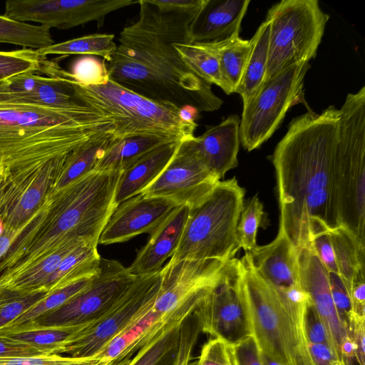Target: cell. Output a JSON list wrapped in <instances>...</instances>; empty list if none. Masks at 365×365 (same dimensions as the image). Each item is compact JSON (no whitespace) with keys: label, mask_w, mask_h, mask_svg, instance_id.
Listing matches in <instances>:
<instances>
[{"label":"cell","mask_w":365,"mask_h":365,"mask_svg":"<svg viewBox=\"0 0 365 365\" xmlns=\"http://www.w3.org/2000/svg\"><path fill=\"white\" fill-rule=\"evenodd\" d=\"M96 275L81 279L48 293L44 298L27 309L7 327H16L26 324L58 308L88 287Z\"/></svg>","instance_id":"obj_36"},{"label":"cell","mask_w":365,"mask_h":365,"mask_svg":"<svg viewBox=\"0 0 365 365\" xmlns=\"http://www.w3.org/2000/svg\"><path fill=\"white\" fill-rule=\"evenodd\" d=\"M328 273L333 302L339 319L348 334L354 316L349 294L340 277L336 273Z\"/></svg>","instance_id":"obj_42"},{"label":"cell","mask_w":365,"mask_h":365,"mask_svg":"<svg viewBox=\"0 0 365 365\" xmlns=\"http://www.w3.org/2000/svg\"><path fill=\"white\" fill-rule=\"evenodd\" d=\"M261 354V357H262V359L263 361V363H264V365H282L280 364L279 363L268 358L267 356L262 354Z\"/></svg>","instance_id":"obj_54"},{"label":"cell","mask_w":365,"mask_h":365,"mask_svg":"<svg viewBox=\"0 0 365 365\" xmlns=\"http://www.w3.org/2000/svg\"><path fill=\"white\" fill-rule=\"evenodd\" d=\"M4 231V223L0 218V236L3 234Z\"/></svg>","instance_id":"obj_55"},{"label":"cell","mask_w":365,"mask_h":365,"mask_svg":"<svg viewBox=\"0 0 365 365\" xmlns=\"http://www.w3.org/2000/svg\"><path fill=\"white\" fill-rule=\"evenodd\" d=\"M22 227L17 230H4L3 234L0 236V260L6 254L12 242L21 233Z\"/></svg>","instance_id":"obj_53"},{"label":"cell","mask_w":365,"mask_h":365,"mask_svg":"<svg viewBox=\"0 0 365 365\" xmlns=\"http://www.w3.org/2000/svg\"><path fill=\"white\" fill-rule=\"evenodd\" d=\"M310 68L304 61L285 68L265 81L242 110L240 139L247 151L258 148L279 128L288 110L302 97L304 79Z\"/></svg>","instance_id":"obj_10"},{"label":"cell","mask_w":365,"mask_h":365,"mask_svg":"<svg viewBox=\"0 0 365 365\" xmlns=\"http://www.w3.org/2000/svg\"><path fill=\"white\" fill-rule=\"evenodd\" d=\"M0 43L41 50L54 43L50 29L0 15Z\"/></svg>","instance_id":"obj_35"},{"label":"cell","mask_w":365,"mask_h":365,"mask_svg":"<svg viewBox=\"0 0 365 365\" xmlns=\"http://www.w3.org/2000/svg\"><path fill=\"white\" fill-rule=\"evenodd\" d=\"M304 330L309 344H328L333 349L337 355L329 332L317 312L312 305L311 302L307 305L305 310L304 317ZM337 356L339 357L338 355Z\"/></svg>","instance_id":"obj_44"},{"label":"cell","mask_w":365,"mask_h":365,"mask_svg":"<svg viewBox=\"0 0 365 365\" xmlns=\"http://www.w3.org/2000/svg\"><path fill=\"white\" fill-rule=\"evenodd\" d=\"M190 365H235L232 346L212 338L203 345L198 360Z\"/></svg>","instance_id":"obj_41"},{"label":"cell","mask_w":365,"mask_h":365,"mask_svg":"<svg viewBox=\"0 0 365 365\" xmlns=\"http://www.w3.org/2000/svg\"><path fill=\"white\" fill-rule=\"evenodd\" d=\"M339 113L336 153L339 222L365 243V86L346 96Z\"/></svg>","instance_id":"obj_8"},{"label":"cell","mask_w":365,"mask_h":365,"mask_svg":"<svg viewBox=\"0 0 365 365\" xmlns=\"http://www.w3.org/2000/svg\"><path fill=\"white\" fill-rule=\"evenodd\" d=\"M312 245L327 271L337 274L334 250L329 233L315 237L312 242Z\"/></svg>","instance_id":"obj_49"},{"label":"cell","mask_w":365,"mask_h":365,"mask_svg":"<svg viewBox=\"0 0 365 365\" xmlns=\"http://www.w3.org/2000/svg\"><path fill=\"white\" fill-rule=\"evenodd\" d=\"M227 262L217 260L168 262L161 269V287L153 310L166 314L193 297L210 291L222 277Z\"/></svg>","instance_id":"obj_17"},{"label":"cell","mask_w":365,"mask_h":365,"mask_svg":"<svg viewBox=\"0 0 365 365\" xmlns=\"http://www.w3.org/2000/svg\"><path fill=\"white\" fill-rule=\"evenodd\" d=\"M269 36V24L265 19L252 37V46L248 61L235 93L240 95L243 108L255 96L264 82Z\"/></svg>","instance_id":"obj_29"},{"label":"cell","mask_w":365,"mask_h":365,"mask_svg":"<svg viewBox=\"0 0 365 365\" xmlns=\"http://www.w3.org/2000/svg\"><path fill=\"white\" fill-rule=\"evenodd\" d=\"M298 261L301 286L308 294L312 305L329 332L337 355L342 360L341 349L350 336L337 315L331 297L329 273L312 245L298 252Z\"/></svg>","instance_id":"obj_19"},{"label":"cell","mask_w":365,"mask_h":365,"mask_svg":"<svg viewBox=\"0 0 365 365\" xmlns=\"http://www.w3.org/2000/svg\"><path fill=\"white\" fill-rule=\"evenodd\" d=\"M174 46L190 70L206 83L220 87L227 94L218 56L212 42L175 43Z\"/></svg>","instance_id":"obj_33"},{"label":"cell","mask_w":365,"mask_h":365,"mask_svg":"<svg viewBox=\"0 0 365 365\" xmlns=\"http://www.w3.org/2000/svg\"><path fill=\"white\" fill-rule=\"evenodd\" d=\"M120 171H92L45 197L0 260V281L16 276L66 242L78 239L97 246L115 209Z\"/></svg>","instance_id":"obj_3"},{"label":"cell","mask_w":365,"mask_h":365,"mask_svg":"<svg viewBox=\"0 0 365 365\" xmlns=\"http://www.w3.org/2000/svg\"><path fill=\"white\" fill-rule=\"evenodd\" d=\"M201 333L195 315L191 314L180 327V343L176 365H189L192 350Z\"/></svg>","instance_id":"obj_43"},{"label":"cell","mask_w":365,"mask_h":365,"mask_svg":"<svg viewBox=\"0 0 365 365\" xmlns=\"http://www.w3.org/2000/svg\"><path fill=\"white\" fill-rule=\"evenodd\" d=\"M245 194L235 177L220 180L203 200L190 208L178 246L169 262H227L235 258L240 249L236 229Z\"/></svg>","instance_id":"obj_7"},{"label":"cell","mask_w":365,"mask_h":365,"mask_svg":"<svg viewBox=\"0 0 365 365\" xmlns=\"http://www.w3.org/2000/svg\"><path fill=\"white\" fill-rule=\"evenodd\" d=\"M68 155L40 166L9 173L0 187V218L4 230L22 227L43 202Z\"/></svg>","instance_id":"obj_16"},{"label":"cell","mask_w":365,"mask_h":365,"mask_svg":"<svg viewBox=\"0 0 365 365\" xmlns=\"http://www.w3.org/2000/svg\"><path fill=\"white\" fill-rule=\"evenodd\" d=\"M334 250L337 274L346 287L365 272V243L341 226L329 232Z\"/></svg>","instance_id":"obj_30"},{"label":"cell","mask_w":365,"mask_h":365,"mask_svg":"<svg viewBox=\"0 0 365 365\" xmlns=\"http://www.w3.org/2000/svg\"><path fill=\"white\" fill-rule=\"evenodd\" d=\"M348 334L354 345L356 364L365 365V317L353 316Z\"/></svg>","instance_id":"obj_47"},{"label":"cell","mask_w":365,"mask_h":365,"mask_svg":"<svg viewBox=\"0 0 365 365\" xmlns=\"http://www.w3.org/2000/svg\"><path fill=\"white\" fill-rule=\"evenodd\" d=\"M180 142L163 143L141 155L121 171L114 197L116 207L142 193L155 181L172 159Z\"/></svg>","instance_id":"obj_24"},{"label":"cell","mask_w":365,"mask_h":365,"mask_svg":"<svg viewBox=\"0 0 365 365\" xmlns=\"http://www.w3.org/2000/svg\"><path fill=\"white\" fill-rule=\"evenodd\" d=\"M137 277L120 262L101 258L100 270L88 287L58 308L22 325L59 327L91 322L103 314Z\"/></svg>","instance_id":"obj_12"},{"label":"cell","mask_w":365,"mask_h":365,"mask_svg":"<svg viewBox=\"0 0 365 365\" xmlns=\"http://www.w3.org/2000/svg\"><path fill=\"white\" fill-rule=\"evenodd\" d=\"M263 205L257 195H255L243 207L236 229L237 239L240 248L245 252L255 250L257 245V235L264 220Z\"/></svg>","instance_id":"obj_37"},{"label":"cell","mask_w":365,"mask_h":365,"mask_svg":"<svg viewBox=\"0 0 365 365\" xmlns=\"http://www.w3.org/2000/svg\"><path fill=\"white\" fill-rule=\"evenodd\" d=\"M245 252L256 272L274 287L300 284L298 253L285 236L277 234L270 243Z\"/></svg>","instance_id":"obj_22"},{"label":"cell","mask_w":365,"mask_h":365,"mask_svg":"<svg viewBox=\"0 0 365 365\" xmlns=\"http://www.w3.org/2000/svg\"><path fill=\"white\" fill-rule=\"evenodd\" d=\"M344 365H358L355 361H344Z\"/></svg>","instance_id":"obj_56"},{"label":"cell","mask_w":365,"mask_h":365,"mask_svg":"<svg viewBox=\"0 0 365 365\" xmlns=\"http://www.w3.org/2000/svg\"><path fill=\"white\" fill-rule=\"evenodd\" d=\"M219 58L227 94L235 93L243 76L252 46V39L245 40L237 33L220 41L212 42Z\"/></svg>","instance_id":"obj_31"},{"label":"cell","mask_w":365,"mask_h":365,"mask_svg":"<svg viewBox=\"0 0 365 365\" xmlns=\"http://www.w3.org/2000/svg\"><path fill=\"white\" fill-rule=\"evenodd\" d=\"M170 141L178 140H170L153 135L132 136L118 139L106 150L95 170L122 171L141 155Z\"/></svg>","instance_id":"obj_32"},{"label":"cell","mask_w":365,"mask_h":365,"mask_svg":"<svg viewBox=\"0 0 365 365\" xmlns=\"http://www.w3.org/2000/svg\"><path fill=\"white\" fill-rule=\"evenodd\" d=\"M346 288L354 316L365 317V272L359 273Z\"/></svg>","instance_id":"obj_50"},{"label":"cell","mask_w":365,"mask_h":365,"mask_svg":"<svg viewBox=\"0 0 365 365\" xmlns=\"http://www.w3.org/2000/svg\"><path fill=\"white\" fill-rule=\"evenodd\" d=\"M0 365H71V357L59 354L0 358Z\"/></svg>","instance_id":"obj_48"},{"label":"cell","mask_w":365,"mask_h":365,"mask_svg":"<svg viewBox=\"0 0 365 365\" xmlns=\"http://www.w3.org/2000/svg\"><path fill=\"white\" fill-rule=\"evenodd\" d=\"M197 306V302L191 300L178 308L169 322L136 353L128 365H176L180 325Z\"/></svg>","instance_id":"obj_25"},{"label":"cell","mask_w":365,"mask_h":365,"mask_svg":"<svg viewBox=\"0 0 365 365\" xmlns=\"http://www.w3.org/2000/svg\"><path fill=\"white\" fill-rule=\"evenodd\" d=\"M48 293L24 294L0 287V329L9 325Z\"/></svg>","instance_id":"obj_39"},{"label":"cell","mask_w":365,"mask_h":365,"mask_svg":"<svg viewBox=\"0 0 365 365\" xmlns=\"http://www.w3.org/2000/svg\"><path fill=\"white\" fill-rule=\"evenodd\" d=\"M240 123V118L232 115L193 138L200 157L220 180L238 165Z\"/></svg>","instance_id":"obj_21"},{"label":"cell","mask_w":365,"mask_h":365,"mask_svg":"<svg viewBox=\"0 0 365 365\" xmlns=\"http://www.w3.org/2000/svg\"><path fill=\"white\" fill-rule=\"evenodd\" d=\"M235 365H264L261 354L252 336L232 346Z\"/></svg>","instance_id":"obj_45"},{"label":"cell","mask_w":365,"mask_h":365,"mask_svg":"<svg viewBox=\"0 0 365 365\" xmlns=\"http://www.w3.org/2000/svg\"><path fill=\"white\" fill-rule=\"evenodd\" d=\"M240 279V260L233 258L193 312L201 332L221 339L230 346L251 336Z\"/></svg>","instance_id":"obj_13"},{"label":"cell","mask_w":365,"mask_h":365,"mask_svg":"<svg viewBox=\"0 0 365 365\" xmlns=\"http://www.w3.org/2000/svg\"><path fill=\"white\" fill-rule=\"evenodd\" d=\"M190 207H176L151 232L147 243L128 267L133 276L140 277L160 270L164 262L175 252L189 215Z\"/></svg>","instance_id":"obj_20"},{"label":"cell","mask_w":365,"mask_h":365,"mask_svg":"<svg viewBox=\"0 0 365 365\" xmlns=\"http://www.w3.org/2000/svg\"><path fill=\"white\" fill-rule=\"evenodd\" d=\"M48 355L24 342L0 336V358L30 357Z\"/></svg>","instance_id":"obj_46"},{"label":"cell","mask_w":365,"mask_h":365,"mask_svg":"<svg viewBox=\"0 0 365 365\" xmlns=\"http://www.w3.org/2000/svg\"><path fill=\"white\" fill-rule=\"evenodd\" d=\"M329 16L317 0H282L268 11L267 81L287 67L317 55Z\"/></svg>","instance_id":"obj_9"},{"label":"cell","mask_w":365,"mask_h":365,"mask_svg":"<svg viewBox=\"0 0 365 365\" xmlns=\"http://www.w3.org/2000/svg\"><path fill=\"white\" fill-rule=\"evenodd\" d=\"M138 0H8L4 15L21 22H35L51 29H70L91 21L98 28L106 16Z\"/></svg>","instance_id":"obj_15"},{"label":"cell","mask_w":365,"mask_h":365,"mask_svg":"<svg viewBox=\"0 0 365 365\" xmlns=\"http://www.w3.org/2000/svg\"><path fill=\"white\" fill-rule=\"evenodd\" d=\"M93 321L73 326L7 327L0 329V336L31 345L47 354L61 355L73 336Z\"/></svg>","instance_id":"obj_27"},{"label":"cell","mask_w":365,"mask_h":365,"mask_svg":"<svg viewBox=\"0 0 365 365\" xmlns=\"http://www.w3.org/2000/svg\"><path fill=\"white\" fill-rule=\"evenodd\" d=\"M195 137V136H194ZM185 139L161 174L142 194L190 208L203 200L220 180L197 153L193 138Z\"/></svg>","instance_id":"obj_14"},{"label":"cell","mask_w":365,"mask_h":365,"mask_svg":"<svg viewBox=\"0 0 365 365\" xmlns=\"http://www.w3.org/2000/svg\"><path fill=\"white\" fill-rule=\"evenodd\" d=\"M240 260V289L259 352L282 365H314L304 330L306 309L289 305L256 272L246 252Z\"/></svg>","instance_id":"obj_5"},{"label":"cell","mask_w":365,"mask_h":365,"mask_svg":"<svg viewBox=\"0 0 365 365\" xmlns=\"http://www.w3.org/2000/svg\"><path fill=\"white\" fill-rule=\"evenodd\" d=\"M339 109L329 106L294 118L272 157L279 205L277 234L297 253L341 227L337 143Z\"/></svg>","instance_id":"obj_1"},{"label":"cell","mask_w":365,"mask_h":365,"mask_svg":"<svg viewBox=\"0 0 365 365\" xmlns=\"http://www.w3.org/2000/svg\"><path fill=\"white\" fill-rule=\"evenodd\" d=\"M157 7L163 10H190L201 6L205 0H150Z\"/></svg>","instance_id":"obj_52"},{"label":"cell","mask_w":365,"mask_h":365,"mask_svg":"<svg viewBox=\"0 0 365 365\" xmlns=\"http://www.w3.org/2000/svg\"><path fill=\"white\" fill-rule=\"evenodd\" d=\"M250 0H207L191 31L192 43L220 41L240 33Z\"/></svg>","instance_id":"obj_23"},{"label":"cell","mask_w":365,"mask_h":365,"mask_svg":"<svg viewBox=\"0 0 365 365\" xmlns=\"http://www.w3.org/2000/svg\"><path fill=\"white\" fill-rule=\"evenodd\" d=\"M309 349L314 365H344L328 344H309Z\"/></svg>","instance_id":"obj_51"},{"label":"cell","mask_w":365,"mask_h":365,"mask_svg":"<svg viewBox=\"0 0 365 365\" xmlns=\"http://www.w3.org/2000/svg\"><path fill=\"white\" fill-rule=\"evenodd\" d=\"M120 139L115 134L91 140L71 152L46 197H50L86 174L94 171L109 147Z\"/></svg>","instance_id":"obj_26"},{"label":"cell","mask_w":365,"mask_h":365,"mask_svg":"<svg viewBox=\"0 0 365 365\" xmlns=\"http://www.w3.org/2000/svg\"><path fill=\"white\" fill-rule=\"evenodd\" d=\"M176 207L170 200L142 194L128 199L117 205L110 216L98 244L120 243L140 234H150Z\"/></svg>","instance_id":"obj_18"},{"label":"cell","mask_w":365,"mask_h":365,"mask_svg":"<svg viewBox=\"0 0 365 365\" xmlns=\"http://www.w3.org/2000/svg\"><path fill=\"white\" fill-rule=\"evenodd\" d=\"M161 281V269L138 277L103 314L73 336L63 354L71 357H86L98 351L151 309L159 294Z\"/></svg>","instance_id":"obj_11"},{"label":"cell","mask_w":365,"mask_h":365,"mask_svg":"<svg viewBox=\"0 0 365 365\" xmlns=\"http://www.w3.org/2000/svg\"><path fill=\"white\" fill-rule=\"evenodd\" d=\"M68 76L84 104L114 118L115 134L120 139L153 135L181 141L194 137L197 125L182 118L181 108L145 98L110 79L106 84L86 86L68 71Z\"/></svg>","instance_id":"obj_6"},{"label":"cell","mask_w":365,"mask_h":365,"mask_svg":"<svg viewBox=\"0 0 365 365\" xmlns=\"http://www.w3.org/2000/svg\"><path fill=\"white\" fill-rule=\"evenodd\" d=\"M190 10H163L138 0L137 19L120 32L117 48L105 62L109 78L149 99L212 111L222 101L211 85L190 70L175 48L192 43L191 31L206 4Z\"/></svg>","instance_id":"obj_2"},{"label":"cell","mask_w":365,"mask_h":365,"mask_svg":"<svg viewBox=\"0 0 365 365\" xmlns=\"http://www.w3.org/2000/svg\"><path fill=\"white\" fill-rule=\"evenodd\" d=\"M83 244L88 243L78 239L66 242L43 259L16 276L0 281V287L24 294L43 292V284L61 261Z\"/></svg>","instance_id":"obj_28"},{"label":"cell","mask_w":365,"mask_h":365,"mask_svg":"<svg viewBox=\"0 0 365 365\" xmlns=\"http://www.w3.org/2000/svg\"><path fill=\"white\" fill-rule=\"evenodd\" d=\"M41 56L38 51L22 48L0 51V81L26 73H38Z\"/></svg>","instance_id":"obj_38"},{"label":"cell","mask_w":365,"mask_h":365,"mask_svg":"<svg viewBox=\"0 0 365 365\" xmlns=\"http://www.w3.org/2000/svg\"><path fill=\"white\" fill-rule=\"evenodd\" d=\"M114 37L113 34H89L53 43L38 52L44 57L53 54L97 56L103 58L104 62H108L117 48Z\"/></svg>","instance_id":"obj_34"},{"label":"cell","mask_w":365,"mask_h":365,"mask_svg":"<svg viewBox=\"0 0 365 365\" xmlns=\"http://www.w3.org/2000/svg\"><path fill=\"white\" fill-rule=\"evenodd\" d=\"M115 134L114 119L83 103L45 106L11 93L0 81V165L9 173L62 158L86 143Z\"/></svg>","instance_id":"obj_4"},{"label":"cell","mask_w":365,"mask_h":365,"mask_svg":"<svg viewBox=\"0 0 365 365\" xmlns=\"http://www.w3.org/2000/svg\"><path fill=\"white\" fill-rule=\"evenodd\" d=\"M71 77L78 83L86 86L106 84L109 75L103 60L93 56H83L72 66Z\"/></svg>","instance_id":"obj_40"}]
</instances>
